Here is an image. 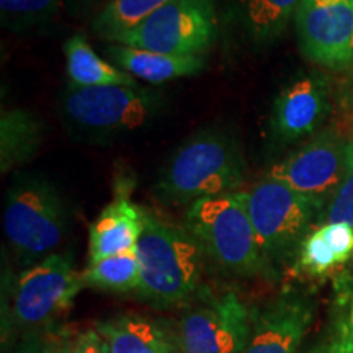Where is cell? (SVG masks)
Here are the masks:
<instances>
[{
  "label": "cell",
  "instance_id": "cell-1",
  "mask_svg": "<svg viewBox=\"0 0 353 353\" xmlns=\"http://www.w3.org/2000/svg\"><path fill=\"white\" fill-rule=\"evenodd\" d=\"M247 161L236 134L211 126L192 134L176 148L156 180V195L172 206L192 205L201 198L239 192Z\"/></svg>",
  "mask_w": 353,
  "mask_h": 353
},
{
  "label": "cell",
  "instance_id": "cell-2",
  "mask_svg": "<svg viewBox=\"0 0 353 353\" xmlns=\"http://www.w3.org/2000/svg\"><path fill=\"white\" fill-rule=\"evenodd\" d=\"M134 252L141 270L136 294L141 301L169 309L198 294L205 252L185 226L144 210V229Z\"/></svg>",
  "mask_w": 353,
  "mask_h": 353
},
{
  "label": "cell",
  "instance_id": "cell-3",
  "mask_svg": "<svg viewBox=\"0 0 353 353\" xmlns=\"http://www.w3.org/2000/svg\"><path fill=\"white\" fill-rule=\"evenodd\" d=\"M70 211L59 188L46 176L20 172L7 190L3 231L8 245L23 267H32L64 241Z\"/></svg>",
  "mask_w": 353,
  "mask_h": 353
},
{
  "label": "cell",
  "instance_id": "cell-4",
  "mask_svg": "<svg viewBox=\"0 0 353 353\" xmlns=\"http://www.w3.org/2000/svg\"><path fill=\"white\" fill-rule=\"evenodd\" d=\"M183 226L221 272L237 278L272 276L241 192L201 198L188 206Z\"/></svg>",
  "mask_w": 353,
  "mask_h": 353
},
{
  "label": "cell",
  "instance_id": "cell-5",
  "mask_svg": "<svg viewBox=\"0 0 353 353\" xmlns=\"http://www.w3.org/2000/svg\"><path fill=\"white\" fill-rule=\"evenodd\" d=\"M165 99L141 85L64 88L59 112L70 134L83 141L118 138L149 126L164 112Z\"/></svg>",
  "mask_w": 353,
  "mask_h": 353
},
{
  "label": "cell",
  "instance_id": "cell-6",
  "mask_svg": "<svg viewBox=\"0 0 353 353\" xmlns=\"http://www.w3.org/2000/svg\"><path fill=\"white\" fill-rule=\"evenodd\" d=\"M241 195L260 249L273 273L278 265L298 257L312 221L319 218L327 205L270 176H263Z\"/></svg>",
  "mask_w": 353,
  "mask_h": 353
},
{
  "label": "cell",
  "instance_id": "cell-7",
  "mask_svg": "<svg viewBox=\"0 0 353 353\" xmlns=\"http://www.w3.org/2000/svg\"><path fill=\"white\" fill-rule=\"evenodd\" d=\"M82 288V272L76 270L70 250L48 255L25 268L13 281L7 329L26 334L50 327L57 317L72 307Z\"/></svg>",
  "mask_w": 353,
  "mask_h": 353
},
{
  "label": "cell",
  "instance_id": "cell-8",
  "mask_svg": "<svg viewBox=\"0 0 353 353\" xmlns=\"http://www.w3.org/2000/svg\"><path fill=\"white\" fill-rule=\"evenodd\" d=\"M353 175V131L330 126L273 164L267 175L303 195L329 203Z\"/></svg>",
  "mask_w": 353,
  "mask_h": 353
},
{
  "label": "cell",
  "instance_id": "cell-9",
  "mask_svg": "<svg viewBox=\"0 0 353 353\" xmlns=\"http://www.w3.org/2000/svg\"><path fill=\"white\" fill-rule=\"evenodd\" d=\"M216 33L214 0H172L113 43L165 54L205 56Z\"/></svg>",
  "mask_w": 353,
  "mask_h": 353
},
{
  "label": "cell",
  "instance_id": "cell-10",
  "mask_svg": "<svg viewBox=\"0 0 353 353\" xmlns=\"http://www.w3.org/2000/svg\"><path fill=\"white\" fill-rule=\"evenodd\" d=\"M254 309L234 291H203L176 324L179 353H242Z\"/></svg>",
  "mask_w": 353,
  "mask_h": 353
},
{
  "label": "cell",
  "instance_id": "cell-11",
  "mask_svg": "<svg viewBox=\"0 0 353 353\" xmlns=\"http://www.w3.org/2000/svg\"><path fill=\"white\" fill-rule=\"evenodd\" d=\"M294 25L306 59L329 69H348L353 51V0H301Z\"/></svg>",
  "mask_w": 353,
  "mask_h": 353
},
{
  "label": "cell",
  "instance_id": "cell-12",
  "mask_svg": "<svg viewBox=\"0 0 353 353\" xmlns=\"http://www.w3.org/2000/svg\"><path fill=\"white\" fill-rule=\"evenodd\" d=\"M316 316L309 294L285 290L254 309L252 327L242 353H299Z\"/></svg>",
  "mask_w": 353,
  "mask_h": 353
},
{
  "label": "cell",
  "instance_id": "cell-13",
  "mask_svg": "<svg viewBox=\"0 0 353 353\" xmlns=\"http://www.w3.org/2000/svg\"><path fill=\"white\" fill-rule=\"evenodd\" d=\"M330 113L329 87L321 76L293 79L275 97L268 130L278 144L314 136Z\"/></svg>",
  "mask_w": 353,
  "mask_h": 353
},
{
  "label": "cell",
  "instance_id": "cell-14",
  "mask_svg": "<svg viewBox=\"0 0 353 353\" xmlns=\"http://www.w3.org/2000/svg\"><path fill=\"white\" fill-rule=\"evenodd\" d=\"M144 229V208L120 190L88 229V262L136 249Z\"/></svg>",
  "mask_w": 353,
  "mask_h": 353
},
{
  "label": "cell",
  "instance_id": "cell-15",
  "mask_svg": "<svg viewBox=\"0 0 353 353\" xmlns=\"http://www.w3.org/2000/svg\"><path fill=\"white\" fill-rule=\"evenodd\" d=\"M108 353H179L176 325L139 314H120L95 322Z\"/></svg>",
  "mask_w": 353,
  "mask_h": 353
},
{
  "label": "cell",
  "instance_id": "cell-16",
  "mask_svg": "<svg viewBox=\"0 0 353 353\" xmlns=\"http://www.w3.org/2000/svg\"><path fill=\"white\" fill-rule=\"evenodd\" d=\"M105 54L117 68L149 83H164L175 79L193 77L206 68L205 56L165 54L118 43L108 44L105 48Z\"/></svg>",
  "mask_w": 353,
  "mask_h": 353
},
{
  "label": "cell",
  "instance_id": "cell-17",
  "mask_svg": "<svg viewBox=\"0 0 353 353\" xmlns=\"http://www.w3.org/2000/svg\"><path fill=\"white\" fill-rule=\"evenodd\" d=\"M44 123L26 108L2 110L0 114V172L25 165L37 156L44 141Z\"/></svg>",
  "mask_w": 353,
  "mask_h": 353
},
{
  "label": "cell",
  "instance_id": "cell-18",
  "mask_svg": "<svg viewBox=\"0 0 353 353\" xmlns=\"http://www.w3.org/2000/svg\"><path fill=\"white\" fill-rule=\"evenodd\" d=\"M64 56L70 85H138L134 77L97 54L83 34H72L64 43Z\"/></svg>",
  "mask_w": 353,
  "mask_h": 353
},
{
  "label": "cell",
  "instance_id": "cell-19",
  "mask_svg": "<svg viewBox=\"0 0 353 353\" xmlns=\"http://www.w3.org/2000/svg\"><path fill=\"white\" fill-rule=\"evenodd\" d=\"M83 288L108 293H138L141 285L139 262L134 250L88 262L82 272Z\"/></svg>",
  "mask_w": 353,
  "mask_h": 353
},
{
  "label": "cell",
  "instance_id": "cell-20",
  "mask_svg": "<svg viewBox=\"0 0 353 353\" xmlns=\"http://www.w3.org/2000/svg\"><path fill=\"white\" fill-rule=\"evenodd\" d=\"M172 0H108L92 21V30L100 39L113 43Z\"/></svg>",
  "mask_w": 353,
  "mask_h": 353
},
{
  "label": "cell",
  "instance_id": "cell-21",
  "mask_svg": "<svg viewBox=\"0 0 353 353\" xmlns=\"http://www.w3.org/2000/svg\"><path fill=\"white\" fill-rule=\"evenodd\" d=\"M301 0H244V20L250 38L270 44L283 37Z\"/></svg>",
  "mask_w": 353,
  "mask_h": 353
},
{
  "label": "cell",
  "instance_id": "cell-22",
  "mask_svg": "<svg viewBox=\"0 0 353 353\" xmlns=\"http://www.w3.org/2000/svg\"><path fill=\"white\" fill-rule=\"evenodd\" d=\"M330 353H353V275L341 272L334 278L329 311Z\"/></svg>",
  "mask_w": 353,
  "mask_h": 353
},
{
  "label": "cell",
  "instance_id": "cell-23",
  "mask_svg": "<svg viewBox=\"0 0 353 353\" xmlns=\"http://www.w3.org/2000/svg\"><path fill=\"white\" fill-rule=\"evenodd\" d=\"M70 0H0V19L8 32H26L50 23Z\"/></svg>",
  "mask_w": 353,
  "mask_h": 353
},
{
  "label": "cell",
  "instance_id": "cell-24",
  "mask_svg": "<svg viewBox=\"0 0 353 353\" xmlns=\"http://www.w3.org/2000/svg\"><path fill=\"white\" fill-rule=\"evenodd\" d=\"M342 267L321 229L309 232L296 257V268L309 278H325Z\"/></svg>",
  "mask_w": 353,
  "mask_h": 353
},
{
  "label": "cell",
  "instance_id": "cell-25",
  "mask_svg": "<svg viewBox=\"0 0 353 353\" xmlns=\"http://www.w3.org/2000/svg\"><path fill=\"white\" fill-rule=\"evenodd\" d=\"M317 221L321 226L329 223H347L353 226V175L330 198Z\"/></svg>",
  "mask_w": 353,
  "mask_h": 353
},
{
  "label": "cell",
  "instance_id": "cell-26",
  "mask_svg": "<svg viewBox=\"0 0 353 353\" xmlns=\"http://www.w3.org/2000/svg\"><path fill=\"white\" fill-rule=\"evenodd\" d=\"M319 229L337 255L339 263H347L353 252V226L347 223H329L322 224Z\"/></svg>",
  "mask_w": 353,
  "mask_h": 353
},
{
  "label": "cell",
  "instance_id": "cell-27",
  "mask_svg": "<svg viewBox=\"0 0 353 353\" xmlns=\"http://www.w3.org/2000/svg\"><path fill=\"white\" fill-rule=\"evenodd\" d=\"M43 353H74L76 335L64 325H50L41 330Z\"/></svg>",
  "mask_w": 353,
  "mask_h": 353
},
{
  "label": "cell",
  "instance_id": "cell-28",
  "mask_svg": "<svg viewBox=\"0 0 353 353\" xmlns=\"http://www.w3.org/2000/svg\"><path fill=\"white\" fill-rule=\"evenodd\" d=\"M74 353H108V348L105 345L103 339L97 334V330L90 329L76 335Z\"/></svg>",
  "mask_w": 353,
  "mask_h": 353
},
{
  "label": "cell",
  "instance_id": "cell-29",
  "mask_svg": "<svg viewBox=\"0 0 353 353\" xmlns=\"http://www.w3.org/2000/svg\"><path fill=\"white\" fill-rule=\"evenodd\" d=\"M13 353H43V335L41 330H33L26 332L21 337L19 345H17Z\"/></svg>",
  "mask_w": 353,
  "mask_h": 353
},
{
  "label": "cell",
  "instance_id": "cell-30",
  "mask_svg": "<svg viewBox=\"0 0 353 353\" xmlns=\"http://www.w3.org/2000/svg\"><path fill=\"white\" fill-rule=\"evenodd\" d=\"M304 353H330L327 339H324V341H319L317 343H314V345H312L307 352H304Z\"/></svg>",
  "mask_w": 353,
  "mask_h": 353
},
{
  "label": "cell",
  "instance_id": "cell-31",
  "mask_svg": "<svg viewBox=\"0 0 353 353\" xmlns=\"http://www.w3.org/2000/svg\"><path fill=\"white\" fill-rule=\"evenodd\" d=\"M348 69L353 70V51H352V59H350V65H348Z\"/></svg>",
  "mask_w": 353,
  "mask_h": 353
}]
</instances>
